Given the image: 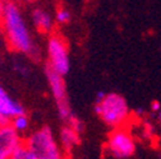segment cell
Listing matches in <instances>:
<instances>
[{"instance_id": "cell-1", "label": "cell", "mask_w": 161, "mask_h": 159, "mask_svg": "<svg viewBox=\"0 0 161 159\" xmlns=\"http://www.w3.org/2000/svg\"><path fill=\"white\" fill-rule=\"evenodd\" d=\"M3 31V38L10 50L21 55L28 56L33 60L41 57L37 49L31 29L28 28L23 12L17 3L5 2L4 13L0 19Z\"/></svg>"}, {"instance_id": "cell-2", "label": "cell", "mask_w": 161, "mask_h": 159, "mask_svg": "<svg viewBox=\"0 0 161 159\" xmlns=\"http://www.w3.org/2000/svg\"><path fill=\"white\" fill-rule=\"evenodd\" d=\"M95 112L109 127H124L130 117V110L123 95L118 93H106L105 97L95 103Z\"/></svg>"}, {"instance_id": "cell-3", "label": "cell", "mask_w": 161, "mask_h": 159, "mask_svg": "<svg viewBox=\"0 0 161 159\" xmlns=\"http://www.w3.org/2000/svg\"><path fill=\"white\" fill-rule=\"evenodd\" d=\"M23 144L37 159H65V153L49 126L30 132L25 137Z\"/></svg>"}, {"instance_id": "cell-4", "label": "cell", "mask_w": 161, "mask_h": 159, "mask_svg": "<svg viewBox=\"0 0 161 159\" xmlns=\"http://www.w3.org/2000/svg\"><path fill=\"white\" fill-rule=\"evenodd\" d=\"M46 66L56 74L64 76L70 69L69 49L64 38L59 34L51 33L46 42Z\"/></svg>"}, {"instance_id": "cell-5", "label": "cell", "mask_w": 161, "mask_h": 159, "mask_svg": "<svg viewBox=\"0 0 161 159\" xmlns=\"http://www.w3.org/2000/svg\"><path fill=\"white\" fill-rule=\"evenodd\" d=\"M45 75L47 79V84L50 87L51 95L58 108V115L62 118V121L67 124L74 113L72 112V107L69 103L64 78L62 75L56 74L55 71H53L49 66H45Z\"/></svg>"}, {"instance_id": "cell-6", "label": "cell", "mask_w": 161, "mask_h": 159, "mask_svg": "<svg viewBox=\"0 0 161 159\" xmlns=\"http://www.w3.org/2000/svg\"><path fill=\"white\" fill-rule=\"evenodd\" d=\"M106 150L115 159L130 158L136 151V140L125 126L114 129L108 135Z\"/></svg>"}, {"instance_id": "cell-7", "label": "cell", "mask_w": 161, "mask_h": 159, "mask_svg": "<svg viewBox=\"0 0 161 159\" xmlns=\"http://www.w3.org/2000/svg\"><path fill=\"white\" fill-rule=\"evenodd\" d=\"M23 113H26L23 106L12 98L0 85V129L8 126L14 117Z\"/></svg>"}, {"instance_id": "cell-8", "label": "cell", "mask_w": 161, "mask_h": 159, "mask_svg": "<svg viewBox=\"0 0 161 159\" xmlns=\"http://www.w3.org/2000/svg\"><path fill=\"white\" fill-rule=\"evenodd\" d=\"M22 144V135L15 132L10 125L0 129V159H10L13 153Z\"/></svg>"}, {"instance_id": "cell-9", "label": "cell", "mask_w": 161, "mask_h": 159, "mask_svg": "<svg viewBox=\"0 0 161 159\" xmlns=\"http://www.w3.org/2000/svg\"><path fill=\"white\" fill-rule=\"evenodd\" d=\"M31 23L37 32L50 36L55 24L54 14L42 7H36L31 10Z\"/></svg>"}, {"instance_id": "cell-10", "label": "cell", "mask_w": 161, "mask_h": 159, "mask_svg": "<svg viewBox=\"0 0 161 159\" xmlns=\"http://www.w3.org/2000/svg\"><path fill=\"white\" fill-rule=\"evenodd\" d=\"M58 141L64 153H70L79 144V134L74 131L69 125H64L59 131Z\"/></svg>"}, {"instance_id": "cell-11", "label": "cell", "mask_w": 161, "mask_h": 159, "mask_svg": "<svg viewBox=\"0 0 161 159\" xmlns=\"http://www.w3.org/2000/svg\"><path fill=\"white\" fill-rule=\"evenodd\" d=\"M9 125H10V127L15 132H18L19 135H22V134H25L28 130V127H30V120H28L27 115L23 113V115H19V116L14 117L13 120L10 121Z\"/></svg>"}, {"instance_id": "cell-12", "label": "cell", "mask_w": 161, "mask_h": 159, "mask_svg": "<svg viewBox=\"0 0 161 159\" xmlns=\"http://www.w3.org/2000/svg\"><path fill=\"white\" fill-rule=\"evenodd\" d=\"M70 18H72V13L65 7H59L55 10V13H54V21L58 24H65V23H68L70 21Z\"/></svg>"}, {"instance_id": "cell-13", "label": "cell", "mask_w": 161, "mask_h": 159, "mask_svg": "<svg viewBox=\"0 0 161 159\" xmlns=\"http://www.w3.org/2000/svg\"><path fill=\"white\" fill-rule=\"evenodd\" d=\"M10 159H37V158L25 146V144H22L21 146H19L13 153V155L10 156Z\"/></svg>"}, {"instance_id": "cell-14", "label": "cell", "mask_w": 161, "mask_h": 159, "mask_svg": "<svg viewBox=\"0 0 161 159\" xmlns=\"http://www.w3.org/2000/svg\"><path fill=\"white\" fill-rule=\"evenodd\" d=\"M65 125H69L74 131H77L78 134H80L83 131V122L79 120V118L75 116V115H73L72 117H70V120L65 124Z\"/></svg>"}, {"instance_id": "cell-15", "label": "cell", "mask_w": 161, "mask_h": 159, "mask_svg": "<svg viewBox=\"0 0 161 159\" xmlns=\"http://www.w3.org/2000/svg\"><path fill=\"white\" fill-rule=\"evenodd\" d=\"M14 69H15L19 74H22L23 76H26V75L28 74V68H27V65H25V64L21 63V61H18V63L14 64Z\"/></svg>"}, {"instance_id": "cell-16", "label": "cell", "mask_w": 161, "mask_h": 159, "mask_svg": "<svg viewBox=\"0 0 161 159\" xmlns=\"http://www.w3.org/2000/svg\"><path fill=\"white\" fill-rule=\"evenodd\" d=\"M151 110L153 111V112H160L161 111V103L160 102H157V101H153L152 103H151Z\"/></svg>"}, {"instance_id": "cell-17", "label": "cell", "mask_w": 161, "mask_h": 159, "mask_svg": "<svg viewBox=\"0 0 161 159\" xmlns=\"http://www.w3.org/2000/svg\"><path fill=\"white\" fill-rule=\"evenodd\" d=\"M4 7H5V2H0V19H2L4 13Z\"/></svg>"}, {"instance_id": "cell-18", "label": "cell", "mask_w": 161, "mask_h": 159, "mask_svg": "<svg viewBox=\"0 0 161 159\" xmlns=\"http://www.w3.org/2000/svg\"><path fill=\"white\" fill-rule=\"evenodd\" d=\"M136 113H137V115H142V113H143V110H142V108H137Z\"/></svg>"}, {"instance_id": "cell-19", "label": "cell", "mask_w": 161, "mask_h": 159, "mask_svg": "<svg viewBox=\"0 0 161 159\" xmlns=\"http://www.w3.org/2000/svg\"><path fill=\"white\" fill-rule=\"evenodd\" d=\"M3 37V31H2V24H0V38Z\"/></svg>"}, {"instance_id": "cell-20", "label": "cell", "mask_w": 161, "mask_h": 159, "mask_svg": "<svg viewBox=\"0 0 161 159\" xmlns=\"http://www.w3.org/2000/svg\"><path fill=\"white\" fill-rule=\"evenodd\" d=\"M158 121H160V122H161V111H160V112H158Z\"/></svg>"}, {"instance_id": "cell-21", "label": "cell", "mask_w": 161, "mask_h": 159, "mask_svg": "<svg viewBox=\"0 0 161 159\" xmlns=\"http://www.w3.org/2000/svg\"><path fill=\"white\" fill-rule=\"evenodd\" d=\"M158 158H160V159H161V151H160V154H158Z\"/></svg>"}]
</instances>
